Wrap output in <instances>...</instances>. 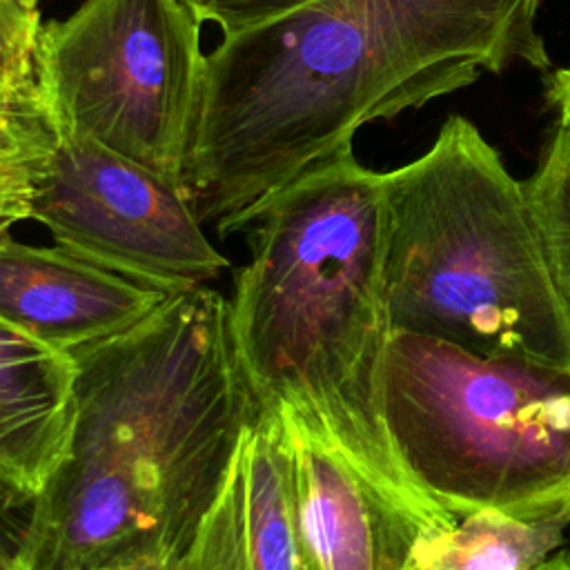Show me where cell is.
<instances>
[{
  "label": "cell",
  "mask_w": 570,
  "mask_h": 570,
  "mask_svg": "<svg viewBox=\"0 0 570 570\" xmlns=\"http://www.w3.org/2000/svg\"><path fill=\"white\" fill-rule=\"evenodd\" d=\"M80 570H176V559L156 550H145V552L114 557Z\"/></svg>",
  "instance_id": "obj_19"
},
{
  "label": "cell",
  "mask_w": 570,
  "mask_h": 570,
  "mask_svg": "<svg viewBox=\"0 0 570 570\" xmlns=\"http://www.w3.org/2000/svg\"><path fill=\"white\" fill-rule=\"evenodd\" d=\"M42 20L13 0H0V100H38L33 51Z\"/></svg>",
  "instance_id": "obj_14"
},
{
  "label": "cell",
  "mask_w": 570,
  "mask_h": 570,
  "mask_svg": "<svg viewBox=\"0 0 570 570\" xmlns=\"http://www.w3.org/2000/svg\"><path fill=\"white\" fill-rule=\"evenodd\" d=\"M523 187L554 283L570 309V125L557 122L537 171Z\"/></svg>",
  "instance_id": "obj_13"
},
{
  "label": "cell",
  "mask_w": 570,
  "mask_h": 570,
  "mask_svg": "<svg viewBox=\"0 0 570 570\" xmlns=\"http://www.w3.org/2000/svg\"><path fill=\"white\" fill-rule=\"evenodd\" d=\"M167 298L60 245H29L0 232V321L58 352L71 356L120 336Z\"/></svg>",
  "instance_id": "obj_10"
},
{
  "label": "cell",
  "mask_w": 570,
  "mask_h": 570,
  "mask_svg": "<svg viewBox=\"0 0 570 570\" xmlns=\"http://www.w3.org/2000/svg\"><path fill=\"white\" fill-rule=\"evenodd\" d=\"M47 149L0 156V232L31 220V196Z\"/></svg>",
  "instance_id": "obj_15"
},
{
  "label": "cell",
  "mask_w": 570,
  "mask_h": 570,
  "mask_svg": "<svg viewBox=\"0 0 570 570\" xmlns=\"http://www.w3.org/2000/svg\"><path fill=\"white\" fill-rule=\"evenodd\" d=\"M18 7H22L24 11H38V2L40 0H13Z\"/></svg>",
  "instance_id": "obj_23"
},
{
  "label": "cell",
  "mask_w": 570,
  "mask_h": 570,
  "mask_svg": "<svg viewBox=\"0 0 570 570\" xmlns=\"http://www.w3.org/2000/svg\"><path fill=\"white\" fill-rule=\"evenodd\" d=\"M285 430L298 523L316 570H423L428 530L363 474L321 430L287 407Z\"/></svg>",
  "instance_id": "obj_8"
},
{
  "label": "cell",
  "mask_w": 570,
  "mask_h": 570,
  "mask_svg": "<svg viewBox=\"0 0 570 570\" xmlns=\"http://www.w3.org/2000/svg\"><path fill=\"white\" fill-rule=\"evenodd\" d=\"M383 416L407 476L454 519L570 505V367L392 332Z\"/></svg>",
  "instance_id": "obj_5"
},
{
  "label": "cell",
  "mask_w": 570,
  "mask_h": 570,
  "mask_svg": "<svg viewBox=\"0 0 570 570\" xmlns=\"http://www.w3.org/2000/svg\"><path fill=\"white\" fill-rule=\"evenodd\" d=\"M534 570H570V550H563V552L552 554L546 563H541V566L534 568Z\"/></svg>",
  "instance_id": "obj_21"
},
{
  "label": "cell",
  "mask_w": 570,
  "mask_h": 570,
  "mask_svg": "<svg viewBox=\"0 0 570 570\" xmlns=\"http://www.w3.org/2000/svg\"><path fill=\"white\" fill-rule=\"evenodd\" d=\"M71 358L73 432L33 501L24 570H80L145 550L178 559L261 412L229 298L207 285L171 294Z\"/></svg>",
  "instance_id": "obj_2"
},
{
  "label": "cell",
  "mask_w": 570,
  "mask_h": 570,
  "mask_svg": "<svg viewBox=\"0 0 570 570\" xmlns=\"http://www.w3.org/2000/svg\"><path fill=\"white\" fill-rule=\"evenodd\" d=\"M570 505L541 514L479 510L445 532H428L419 548L423 570H534L563 543Z\"/></svg>",
  "instance_id": "obj_12"
},
{
  "label": "cell",
  "mask_w": 570,
  "mask_h": 570,
  "mask_svg": "<svg viewBox=\"0 0 570 570\" xmlns=\"http://www.w3.org/2000/svg\"><path fill=\"white\" fill-rule=\"evenodd\" d=\"M31 220L71 254L169 296L229 267L178 185L71 138L56 136L40 163Z\"/></svg>",
  "instance_id": "obj_7"
},
{
  "label": "cell",
  "mask_w": 570,
  "mask_h": 570,
  "mask_svg": "<svg viewBox=\"0 0 570 570\" xmlns=\"http://www.w3.org/2000/svg\"><path fill=\"white\" fill-rule=\"evenodd\" d=\"M31 510H33V501L22 499L20 494L0 485V552L2 554L13 559L22 557L29 541Z\"/></svg>",
  "instance_id": "obj_18"
},
{
  "label": "cell",
  "mask_w": 570,
  "mask_h": 570,
  "mask_svg": "<svg viewBox=\"0 0 570 570\" xmlns=\"http://www.w3.org/2000/svg\"><path fill=\"white\" fill-rule=\"evenodd\" d=\"M73 416V358L0 321V485L36 501L67 454Z\"/></svg>",
  "instance_id": "obj_11"
},
{
  "label": "cell",
  "mask_w": 570,
  "mask_h": 570,
  "mask_svg": "<svg viewBox=\"0 0 570 570\" xmlns=\"http://www.w3.org/2000/svg\"><path fill=\"white\" fill-rule=\"evenodd\" d=\"M176 570H316L305 546L292 459L276 410L245 428Z\"/></svg>",
  "instance_id": "obj_9"
},
{
  "label": "cell",
  "mask_w": 570,
  "mask_h": 570,
  "mask_svg": "<svg viewBox=\"0 0 570 570\" xmlns=\"http://www.w3.org/2000/svg\"><path fill=\"white\" fill-rule=\"evenodd\" d=\"M53 140L38 100H0V156L42 151Z\"/></svg>",
  "instance_id": "obj_16"
},
{
  "label": "cell",
  "mask_w": 570,
  "mask_h": 570,
  "mask_svg": "<svg viewBox=\"0 0 570 570\" xmlns=\"http://www.w3.org/2000/svg\"><path fill=\"white\" fill-rule=\"evenodd\" d=\"M200 24L183 0H85L42 22L33 82L51 131L129 158L185 191L207 56Z\"/></svg>",
  "instance_id": "obj_6"
},
{
  "label": "cell",
  "mask_w": 570,
  "mask_h": 570,
  "mask_svg": "<svg viewBox=\"0 0 570 570\" xmlns=\"http://www.w3.org/2000/svg\"><path fill=\"white\" fill-rule=\"evenodd\" d=\"M392 332L570 367V309L523 183L463 116L383 174Z\"/></svg>",
  "instance_id": "obj_4"
},
{
  "label": "cell",
  "mask_w": 570,
  "mask_h": 570,
  "mask_svg": "<svg viewBox=\"0 0 570 570\" xmlns=\"http://www.w3.org/2000/svg\"><path fill=\"white\" fill-rule=\"evenodd\" d=\"M546 102L557 109L559 122L570 125V67L548 69L543 76Z\"/></svg>",
  "instance_id": "obj_20"
},
{
  "label": "cell",
  "mask_w": 570,
  "mask_h": 570,
  "mask_svg": "<svg viewBox=\"0 0 570 570\" xmlns=\"http://www.w3.org/2000/svg\"><path fill=\"white\" fill-rule=\"evenodd\" d=\"M200 22H214L223 36L265 22L309 0H183Z\"/></svg>",
  "instance_id": "obj_17"
},
{
  "label": "cell",
  "mask_w": 570,
  "mask_h": 570,
  "mask_svg": "<svg viewBox=\"0 0 570 570\" xmlns=\"http://www.w3.org/2000/svg\"><path fill=\"white\" fill-rule=\"evenodd\" d=\"M0 570H24V566L20 559H13L0 552Z\"/></svg>",
  "instance_id": "obj_22"
},
{
  "label": "cell",
  "mask_w": 570,
  "mask_h": 570,
  "mask_svg": "<svg viewBox=\"0 0 570 570\" xmlns=\"http://www.w3.org/2000/svg\"><path fill=\"white\" fill-rule=\"evenodd\" d=\"M243 232L249 261L229 314L261 407H287L321 430L428 530L454 528L407 476L385 428L383 174L345 147L283 185Z\"/></svg>",
  "instance_id": "obj_3"
},
{
  "label": "cell",
  "mask_w": 570,
  "mask_h": 570,
  "mask_svg": "<svg viewBox=\"0 0 570 570\" xmlns=\"http://www.w3.org/2000/svg\"><path fill=\"white\" fill-rule=\"evenodd\" d=\"M539 0H309L205 56L185 191L218 236L372 120L512 65L550 69Z\"/></svg>",
  "instance_id": "obj_1"
}]
</instances>
